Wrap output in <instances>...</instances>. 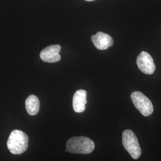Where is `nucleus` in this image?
<instances>
[{
	"label": "nucleus",
	"instance_id": "obj_2",
	"mask_svg": "<svg viewBox=\"0 0 161 161\" xmlns=\"http://www.w3.org/2000/svg\"><path fill=\"white\" fill-rule=\"evenodd\" d=\"M95 148L94 142L86 137H74L68 140L66 143L68 151L72 153L89 154Z\"/></svg>",
	"mask_w": 161,
	"mask_h": 161
},
{
	"label": "nucleus",
	"instance_id": "obj_8",
	"mask_svg": "<svg viewBox=\"0 0 161 161\" xmlns=\"http://www.w3.org/2000/svg\"><path fill=\"white\" fill-rule=\"evenodd\" d=\"M86 92L79 90L75 92L73 97V108L76 113H82L86 109Z\"/></svg>",
	"mask_w": 161,
	"mask_h": 161
},
{
	"label": "nucleus",
	"instance_id": "obj_9",
	"mask_svg": "<svg viewBox=\"0 0 161 161\" xmlns=\"http://www.w3.org/2000/svg\"><path fill=\"white\" fill-rule=\"evenodd\" d=\"M26 109L28 114L32 116L36 115L40 110V103L38 98L34 95H31L25 102Z\"/></svg>",
	"mask_w": 161,
	"mask_h": 161
},
{
	"label": "nucleus",
	"instance_id": "obj_4",
	"mask_svg": "<svg viewBox=\"0 0 161 161\" xmlns=\"http://www.w3.org/2000/svg\"><path fill=\"white\" fill-rule=\"evenodd\" d=\"M132 103L136 109L144 116H148L153 112V106L151 101L142 92H134L131 95Z\"/></svg>",
	"mask_w": 161,
	"mask_h": 161
},
{
	"label": "nucleus",
	"instance_id": "obj_7",
	"mask_svg": "<svg viewBox=\"0 0 161 161\" xmlns=\"http://www.w3.org/2000/svg\"><path fill=\"white\" fill-rule=\"evenodd\" d=\"M92 41L95 47L100 50H106L114 44L112 37L102 32H98L96 34L92 35Z\"/></svg>",
	"mask_w": 161,
	"mask_h": 161
},
{
	"label": "nucleus",
	"instance_id": "obj_3",
	"mask_svg": "<svg viewBox=\"0 0 161 161\" xmlns=\"http://www.w3.org/2000/svg\"><path fill=\"white\" fill-rule=\"evenodd\" d=\"M122 144L133 159H137L142 155L137 137L131 130H126L122 132Z\"/></svg>",
	"mask_w": 161,
	"mask_h": 161
},
{
	"label": "nucleus",
	"instance_id": "obj_1",
	"mask_svg": "<svg viewBox=\"0 0 161 161\" xmlns=\"http://www.w3.org/2000/svg\"><path fill=\"white\" fill-rule=\"evenodd\" d=\"M29 138L23 131L13 130L7 140V147L13 155H20L24 153L28 146Z\"/></svg>",
	"mask_w": 161,
	"mask_h": 161
},
{
	"label": "nucleus",
	"instance_id": "obj_10",
	"mask_svg": "<svg viewBox=\"0 0 161 161\" xmlns=\"http://www.w3.org/2000/svg\"><path fill=\"white\" fill-rule=\"evenodd\" d=\"M86 1H94V0H86Z\"/></svg>",
	"mask_w": 161,
	"mask_h": 161
},
{
	"label": "nucleus",
	"instance_id": "obj_5",
	"mask_svg": "<svg viewBox=\"0 0 161 161\" xmlns=\"http://www.w3.org/2000/svg\"><path fill=\"white\" fill-rule=\"evenodd\" d=\"M137 64L139 69L145 74L151 75L155 70V64L153 58L148 53L142 52L137 58Z\"/></svg>",
	"mask_w": 161,
	"mask_h": 161
},
{
	"label": "nucleus",
	"instance_id": "obj_6",
	"mask_svg": "<svg viewBox=\"0 0 161 161\" xmlns=\"http://www.w3.org/2000/svg\"><path fill=\"white\" fill-rule=\"evenodd\" d=\"M61 47L59 45H52L47 47L41 52L40 58L42 60L48 63H54L60 60Z\"/></svg>",
	"mask_w": 161,
	"mask_h": 161
}]
</instances>
